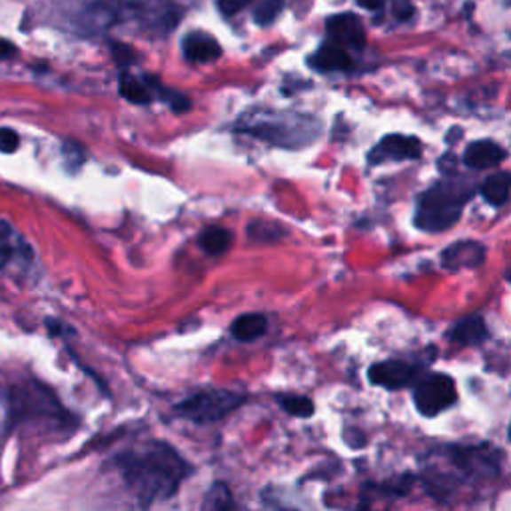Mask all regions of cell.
<instances>
[{
	"label": "cell",
	"instance_id": "obj_17",
	"mask_svg": "<svg viewBox=\"0 0 511 511\" xmlns=\"http://www.w3.org/2000/svg\"><path fill=\"white\" fill-rule=\"evenodd\" d=\"M450 340L460 346H477L487 340V326L482 316H471L455 324L450 332Z\"/></svg>",
	"mask_w": 511,
	"mask_h": 511
},
{
	"label": "cell",
	"instance_id": "obj_12",
	"mask_svg": "<svg viewBox=\"0 0 511 511\" xmlns=\"http://www.w3.org/2000/svg\"><path fill=\"white\" fill-rule=\"evenodd\" d=\"M327 36H330L332 43L335 46H340L346 51V48H356V51H362L366 44V30L362 20L358 19L356 14L351 12H342L334 14L326 22Z\"/></svg>",
	"mask_w": 511,
	"mask_h": 511
},
{
	"label": "cell",
	"instance_id": "obj_7",
	"mask_svg": "<svg viewBox=\"0 0 511 511\" xmlns=\"http://www.w3.org/2000/svg\"><path fill=\"white\" fill-rule=\"evenodd\" d=\"M182 11L170 0H130V19L148 36H166L178 27Z\"/></svg>",
	"mask_w": 511,
	"mask_h": 511
},
{
	"label": "cell",
	"instance_id": "obj_27",
	"mask_svg": "<svg viewBox=\"0 0 511 511\" xmlns=\"http://www.w3.org/2000/svg\"><path fill=\"white\" fill-rule=\"evenodd\" d=\"M62 154L68 160L70 166H80L86 160V150L75 140H67L62 146Z\"/></svg>",
	"mask_w": 511,
	"mask_h": 511
},
{
	"label": "cell",
	"instance_id": "obj_20",
	"mask_svg": "<svg viewBox=\"0 0 511 511\" xmlns=\"http://www.w3.org/2000/svg\"><path fill=\"white\" fill-rule=\"evenodd\" d=\"M268 330V319L262 314H244L232 324V335L238 342H254L262 338Z\"/></svg>",
	"mask_w": 511,
	"mask_h": 511
},
{
	"label": "cell",
	"instance_id": "obj_8",
	"mask_svg": "<svg viewBox=\"0 0 511 511\" xmlns=\"http://www.w3.org/2000/svg\"><path fill=\"white\" fill-rule=\"evenodd\" d=\"M447 453L453 466L466 477L491 479L499 474L503 453L491 444L453 445Z\"/></svg>",
	"mask_w": 511,
	"mask_h": 511
},
{
	"label": "cell",
	"instance_id": "obj_9",
	"mask_svg": "<svg viewBox=\"0 0 511 511\" xmlns=\"http://www.w3.org/2000/svg\"><path fill=\"white\" fill-rule=\"evenodd\" d=\"M455 399H458V391H455V383L450 375H428L415 388V407L426 418H436V415L445 412L447 407H452Z\"/></svg>",
	"mask_w": 511,
	"mask_h": 511
},
{
	"label": "cell",
	"instance_id": "obj_16",
	"mask_svg": "<svg viewBox=\"0 0 511 511\" xmlns=\"http://www.w3.org/2000/svg\"><path fill=\"white\" fill-rule=\"evenodd\" d=\"M485 250L482 244L477 242H458L447 248V250L442 254L444 266L458 270V268H476L479 263L483 262Z\"/></svg>",
	"mask_w": 511,
	"mask_h": 511
},
{
	"label": "cell",
	"instance_id": "obj_5",
	"mask_svg": "<svg viewBox=\"0 0 511 511\" xmlns=\"http://www.w3.org/2000/svg\"><path fill=\"white\" fill-rule=\"evenodd\" d=\"M246 402V396L232 389H204L176 405V413L180 418L194 423H216L226 418L232 412H236L240 405Z\"/></svg>",
	"mask_w": 511,
	"mask_h": 511
},
{
	"label": "cell",
	"instance_id": "obj_36",
	"mask_svg": "<svg viewBox=\"0 0 511 511\" xmlns=\"http://www.w3.org/2000/svg\"><path fill=\"white\" fill-rule=\"evenodd\" d=\"M506 276H507V279H509V282H511V270L507 271V274H506Z\"/></svg>",
	"mask_w": 511,
	"mask_h": 511
},
{
	"label": "cell",
	"instance_id": "obj_2",
	"mask_svg": "<svg viewBox=\"0 0 511 511\" xmlns=\"http://www.w3.org/2000/svg\"><path fill=\"white\" fill-rule=\"evenodd\" d=\"M11 415L16 421H40L56 429H70V413L60 405L51 389L43 383H22L12 389Z\"/></svg>",
	"mask_w": 511,
	"mask_h": 511
},
{
	"label": "cell",
	"instance_id": "obj_34",
	"mask_svg": "<svg viewBox=\"0 0 511 511\" xmlns=\"http://www.w3.org/2000/svg\"><path fill=\"white\" fill-rule=\"evenodd\" d=\"M356 3L367 11H381L383 8V0H356Z\"/></svg>",
	"mask_w": 511,
	"mask_h": 511
},
{
	"label": "cell",
	"instance_id": "obj_1",
	"mask_svg": "<svg viewBox=\"0 0 511 511\" xmlns=\"http://www.w3.org/2000/svg\"><path fill=\"white\" fill-rule=\"evenodd\" d=\"M110 466L142 507L170 499L192 474L190 463L170 444L158 439L128 447Z\"/></svg>",
	"mask_w": 511,
	"mask_h": 511
},
{
	"label": "cell",
	"instance_id": "obj_23",
	"mask_svg": "<svg viewBox=\"0 0 511 511\" xmlns=\"http://www.w3.org/2000/svg\"><path fill=\"white\" fill-rule=\"evenodd\" d=\"M232 244V236L226 228H208L202 238H200V246H202V250L212 254V256H220L224 252H228V248Z\"/></svg>",
	"mask_w": 511,
	"mask_h": 511
},
{
	"label": "cell",
	"instance_id": "obj_26",
	"mask_svg": "<svg viewBox=\"0 0 511 511\" xmlns=\"http://www.w3.org/2000/svg\"><path fill=\"white\" fill-rule=\"evenodd\" d=\"M150 83L156 86L160 98H162L174 112H184V110L190 108V102H188L186 96L174 92V90H170V88H166V86H160L156 80H150Z\"/></svg>",
	"mask_w": 511,
	"mask_h": 511
},
{
	"label": "cell",
	"instance_id": "obj_6",
	"mask_svg": "<svg viewBox=\"0 0 511 511\" xmlns=\"http://www.w3.org/2000/svg\"><path fill=\"white\" fill-rule=\"evenodd\" d=\"M302 122L292 116L274 114L268 110H252L240 118L236 130L246 132L254 138L276 144V146H298L302 132L298 126Z\"/></svg>",
	"mask_w": 511,
	"mask_h": 511
},
{
	"label": "cell",
	"instance_id": "obj_37",
	"mask_svg": "<svg viewBox=\"0 0 511 511\" xmlns=\"http://www.w3.org/2000/svg\"><path fill=\"white\" fill-rule=\"evenodd\" d=\"M509 439H511V423H509Z\"/></svg>",
	"mask_w": 511,
	"mask_h": 511
},
{
	"label": "cell",
	"instance_id": "obj_14",
	"mask_svg": "<svg viewBox=\"0 0 511 511\" xmlns=\"http://www.w3.org/2000/svg\"><path fill=\"white\" fill-rule=\"evenodd\" d=\"M506 158L507 152L499 144L491 140H477L468 146L466 154H463V162L469 168H476V170H485V168L499 166Z\"/></svg>",
	"mask_w": 511,
	"mask_h": 511
},
{
	"label": "cell",
	"instance_id": "obj_10",
	"mask_svg": "<svg viewBox=\"0 0 511 511\" xmlns=\"http://www.w3.org/2000/svg\"><path fill=\"white\" fill-rule=\"evenodd\" d=\"M418 375H420L418 366L407 364L404 362V359H388V362L373 364L370 367L367 378H370V381L380 388L402 389V388L412 386Z\"/></svg>",
	"mask_w": 511,
	"mask_h": 511
},
{
	"label": "cell",
	"instance_id": "obj_4",
	"mask_svg": "<svg viewBox=\"0 0 511 511\" xmlns=\"http://www.w3.org/2000/svg\"><path fill=\"white\" fill-rule=\"evenodd\" d=\"M67 14L72 30L80 35H100L128 20L130 0H76Z\"/></svg>",
	"mask_w": 511,
	"mask_h": 511
},
{
	"label": "cell",
	"instance_id": "obj_19",
	"mask_svg": "<svg viewBox=\"0 0 511 511\" xmlns=\"http://www.w3.org/2000/svg\"><path fill=\"white\" fill-rule=\"evenodd\" d=\"M200 511H242L230 487L224 482H216L204 493Z\"/></svg>",
	"mask_w": 511,
	"mask_h": 511
},
{
	"label": "cell",
	"instance_id": "obj_32",
	"mask_svg": "<svg viewBox=\"0 0 511 511\" xmlns=\"http://www.w3.org/2000/svg\"><path fill=\"white\" fill-rule=\"evenodd\" d=\"M413 12H415V8L410 0H396L394 3V16L399 20H410Z\"/></svg>",
	"mask_w": 511,
	"mask_h": 511
},
{
	"label": "cell",
	"instance_id": "obj_35",
	"mask_svg": "<svg viewBox=\"0 0 511 511\" xmlns=\"http://www.w3.org/2000/svg\"><path fill=\"white\" fill-rule=\"evenodd\" d=\"M439 166H442L444 172H447V170L453 172V168H455V156L452 154V152H450V154H445L442 160H439Z\"/></svg>",
	"mask_w": 511,
	"mask_h": 511
},
{
	"label": "cell",
	"instance_id": "obj_25",
	"mask_svg": "<svg viewBox=\"0 0 511 511\" xmlns=\"http://www.w3.org/2000/svg\"><path fill=\"white\" fill-rule=\"evenodd\" d=\"M284 0H263V3L256 8L254 20L260 24V27H268V24L274 22L278 19V14L282 12Z\"/></svg>",
	"mask_w": 511,
	"mask_h": 511
},
{
	"label": "cell",
	"instance_id": "obj_30",
	"mask_svg": "<svg viewBox=\"0 0 511 511\" xmlns=\"http://www.w3.org/2000/svg\"><path fill=\"white\" fill-rule=\"evenodd\" d=\"M250 3H252V0H216V4H218V11L224 16L240 14Z\"/></svg>",
	"mask_w": 511,
	"mask_h": 511
},
{
	"label": "cell",
	"instance_id": "obj_22",
	"mask_svg": "<svg viewBox=\"0 0 511 511\" xmlns=\"http://www.w3.org/2000/svg\"><path fill=\"white\" fill-rule=\"evenodd\" d=\"M120 94H122V98H126L128 102L132 104H148L152 100V94H150V86L140 83L138 78H134L130 75H124L120 76Z\"/></svg>",
	"mask_w": 511,
	"mask_h": 511
},
{
	"label": "cell",
	"instance_id": "obj_29",
	"mask_svg": "<svg viewBox=\"0 0 511 511\" xmlns=\"http://www.w3.org/2000/svg\"><path fill=\"white\" fill-rule=\"evenodd\" d=\"M248 234H250L254 240H258V242H270V234L278 238L279 236V230H274L271 232V228L268 226V224H263V222H254L250 224V228H248Z\"/></svg>",
	"mask_w": 511,
	"mask_h": 511
},
{
	"label": "cell",
	"instance_id": "obj_13",
	"mask_svg": "<svg viewBox=\"0 0 511 511\" xmlns=\"http://www.w3.org/2000/svg\"><path fill=\"white\" fill-rule=\"evenodd\" d=\"M32 258V252L24 238L16 232L11 224L0 218V270L8 271L12 266H27Z\"/></svg>",
	"mask_w": 511,
	"mask_h": 511
},
{
	"label": "cell",
	"instance_id": "obj_21",
	"mask_svg": "<svg viewBox=\"0 0 511 511\" xmlns=\"http://www.w3.org/2000/svg\"><path fill=\"white\" fill-rule=\"evenodd\" d=\"M509 188H511V174H506V172L493 174L482 184V196L491 206H501V204H506V200L509 196Z\"/></svg>",
	"mask_w": 511,
	"mask_h": 511
},
{
	"label": "cell",
	"instance_id": "obj_33",
	"mask_svg": "<svg viewBox=\"0 0 511 511\" xmlns=\"http://www.w3.org/2000/svg\"><path fill=\"white\" fill-rule=\"evenodd\" d=\"M16 52V48L12 43H8V40L0 38V60L4 59H11V56Z\"/></svg>",
	"mask_w": 511,
	"mask_h": 511
},
{
	"label": "cell",
	"instance_id": "obj_24",
	"mask_svg": "<svg viewBox=\"0 0 511 511\" xmlns=\"http://www.w3.org/2000/svg\"><path fill=\"white\" fill-rule=\"evenodd\" d=\"M278 402L287 413L298 415V418H310L314 413V404L303 396H279Z\"/></svg>",
	"mask_w": 511,
	"mask_h": 511
},
{
	"label": "cell",
	"instance_id": "obj_31",
	"mask_svg": "<svg viewBox=\"0 0 511 511\" xmlns=\"http://www.w3.org/2000/svg\"><path fill=\"white\" fill-rule=\"evenodd\" d=\"M112 54H114V60L120 64V67H128V64L134 62L132 48L126 44H112Z\"/></svg>",
	"mask_w": 511,
	"mask_h": 511
},
{
	"label": "cell",
	"instance_id": "obj_11",
	"mask_svg": "<svg viewBox=\"0 0 511 511\" xmlns=\"http://www.w3.org/2000/svg\"><path fill=\"white\" fill-rule=\"evenodd\" d=\"M421 154V142L415 136L389 134L370 152V164L399 162V160H415Z\"/></svg>",
	"mask_w": 511,
	"mask_h": 511
},
{
	"label": "cell",
	"instance_id": "obj_15",
	"mask_svg": "<svg viewBox=\"0 0 511 511\" xmlns=\"http://www.w3.org/2000/svg\"><path fill=\"white\" fill-rule=\"evenodd\" d=\"M182 51L190 62H212L222 56L220 43L208 32H190L184 38Z\"/></svg>",
	"mask_w": 511,
	"mask_h": 511
},
{
	"label": "cell",
	"instance_id": "obj_3",
	"mask_svg": "<svg viewBox=\"0 0 511 511\" xmlns=\"http://www.w3.org/2000/svg\"><path fill=\"white\" fill-rule=\"evenodd\" d=\"M469 194H463V188L453 184H437L420 198L415 212V226L426 232H442L452 228L460 220V214L466 206Z\"/></svg>",
	"mask_w": 511,
	"mask_h": 511
},
{
	"label": "cell",
	"instance_id": "obj_28",
	"mask_svg": "<svg viewBox=\"0 0 511 511\" xmlns=\"http://www.w3.org/2000/svg\"><path fill=\"white\" fill-rule=\"evenodd\" d=\"M19 134L11 128H0V152H4V154H11L16 148H19Z\"/></svg>",
	"mask_w": 511,
	"mask_h": 511
},
{
	"label": "cell",
	"instance_id": "obj_18",
	"mask_svg": "<svg viewBox=\"0 0 511 511\" xmlns=\"http://www.w3.org/2000/svg\"><path fill=\"white\" fill-rule=\"evenodd\" d=\"M310 64L322 72H334V70H350L354 67L351 56L343 51V48L335 44H326L311 56Z\"/></svg>",
	"mask_w": 511,
	"mask_h": 511
}]
</instances>
